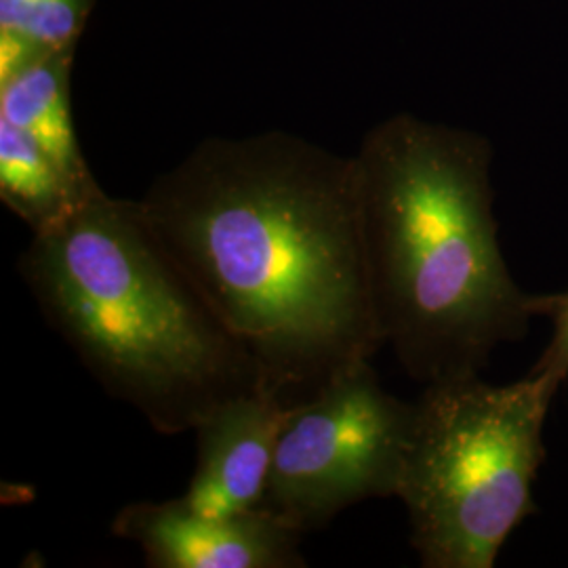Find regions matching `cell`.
Returning a JSON list of instances; mask_svg holds the SVG:
<instances>
[{
  "label": "cell",
  "mask_w": 568,
  "mask_h": 568,
  "mask_svg": "<svg viewBox=\"0 0 568 568\" xmlns=\"http://www.w3.org/2000/svg\"><path fill=\"white\" fill-rule=\"evenodd\" d=\"M140 204L265 387L291 405L384 347L356 161L286 138L209 143Z\"/></svg>",
  "instance_id": "6da1fadb"
},
{
  "label": "cell",
  "mask_w": 568,
  "mask_h": 568,
  "mask_svg": "<svg viewBox=\"0 0 568 568\" xmlns=\"http://www.w3.org/2000/svg\"><path fill=\"white\" fill-rule=\"evenodd\" d=\"M366 264L382 342L408 377L480 375L520 342L537 295L511 278L493 217L485 138L398 116L356 159Z\"/></svg>",
  "instance_id": "7a4b0ae2"
},
{
  "label": "cell",
  "mask_w": 568,
  "mask_h": 568,
  "mask_svg": "<svg viewBox=\"0 0 568 568\" xmlns=\"http://www.w3.org/2000/svg\"><path fill=\"white\" fill-rule=\"evenodd\" d=\"M20 274L103 389L159 434L194 432L264 375L161 243L142 204L105 194L34 234Z\"/></svg>",
  "instance_id": "3957f363"
},
{
  "label": "cell",
  "mask_w": 568,
  "mask_h": 568,
  "mask_svg": "<svg viewBox=\"0 0 568 568\" xmlns=\"http://www.w3.org/2000/svg\"><path fill=\"white\" fill-rule=\"evenodd\" d=\"M558 389L539 375L509 386L480 375L426 386L398 490L424 567H495L535 511L544 426Z\"/></svg>",
  "instance_id": "277c9868"
},
{
  "label": "cell",
  "mask_w": 568,
  "mask_h": 568,
  "mask_svg": "<svg viewBox=\"0 0 568 568\" xmlns=\"http://www.w3.org/2000/svg\"><path fill=\"white\" fill-rule=\"evenodd\" d=\"M415 403L386 392L371 361L342 371L293 406L262 508L288 527L323 528L373 497H398Z\"/></svg>",
  "instance_id": "5b68a950"
},
{
  "label": "cell",
  "mask_w": 568,
  "mask_h": 568,
  "mask_svg": "<svg viewBox=\"0 0 568 568\" xmlns=\"http://www.w3.org/2000/svg\"><path fill=\"white\" fill-rule=\"evenodd\" d=\"M112 535L135 544L152 568H304L300 530L265 509L209 516L182 497L138 501L116 514Z\"/></svg>",
  "instance_id": "8992f818"
},
{
  "label": "cell",
  "mask_w": 568,
  "mask_h": 568,
  "mask_svg": "<svg viewBox=\"0 0 568 568\" xmlns=\"http://www.w3.org/2000/svg\"><path fill=\"white\" fill-rule=\"evenodd\" d=\"M293 406L278 392L257 387L213 408L194 429L196 467L183 501L209 516L262 508Z\"/></svg>",
  "instance_id": "52a82bcc"
},
{
  "label": "cell",
  "mask_w": 568,
  "mask_h": 568,
  "mask_svg": "<svg viewBox=\"0 0 568 568\" xmlns=\"http://www.w3.org/2000/svg\"><path fill=\"white\" fill-rule=\"evenodd\" d=\"M0 119L11 122L41 145L82 203L102 194L82 161L60 61L39 58L2 82Z\"/></svg>",
  "instance_id": "ba28073f"
},
{
  "label": "cell",
  "mask_w": 568,
  "mask_h": 568,
  "mask_svg": "<svg viewBox=\"0 0 568 568\" xmlns=\"http://www.w3.org/2000/svg\"><path fill=\"white\" fill-rule=\"evenodd\" d=\"M0 194L34 234L63 224L82 201L60 166L11 122L0 119Z\"/></svg>",
  "instance_id": "9c48e42d"
},
{
  "label": "cell",
  "mask_w": 568,
  "mask_h": 568,
  "mask_svg": "<svg viewBox=\"0 0 568 568\" xmlns=\"http://www.w3.org/2000/svg\"><path fill=\"white\" fill-rule=\"evenodd\" d=\"M79 21V0H0V82L39 60L41 51H60Z\"/></svg>",
  "instance_id": "30bf717a"
},
{
  "label": "cell",
  "mask_w": 568,
  "mask_h": 568,
  "mask_svg": "<svg viewBox=\"0 0 568 568\" xmlns=\"http://www.w3.org/2000/svg\"><path fill=\"white\" fill-rule=\"evenodd\" d=\"M535 312L537 316L551 318L554 335L530 375L546 377L562 386L568 377V291L556 295H537Z\"/></svg>",
  "instance_id": "8fae6325"
}]
</instances>
